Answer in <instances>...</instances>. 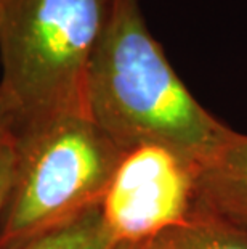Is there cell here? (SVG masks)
<instances>
[{
	"instance_id": "8",
	"label": "cell",
	"mask_w": 247,
	"mask_h": 249,
	"mask_svg": "<svg viewBox=\"0 0 247 249\" xmlns=\"http://www.w3.org/2000/svg\"><path fill=\"white\" fill-rule=\"evenodd\" d=\"M15 162H16V148H15V137L10 130L0 135V214L7 203L13 182Z\"/></svg>"
},
{
	"instance_id": "5",
	"label": "cell",
	"mask_w": 247,
	"mask_h": 249,
	"mask_svg": "<svg viewBox=\"0 0 247 249\" xmlns=\"http://www.w3.org/2000/svg\"><path fill=\"white\" fill-rule=\"evenodd\" d=\"M193 211L247 229V135L233 130L196 171Z\"/></svg>"
},
{
	"instance_id": "4",
	"label": "cell",
	"mask_w": 247,
	"mask_h": 249,
	"mask_svg": "<svg viewBox=\"0 0 247 249\" xmlns=\"http://www.w3.org/2000/svg\"><path fill=\"white\" fill-rule=\"evenodd\" d=\"M196 169L162 146L125 153L101 201V214L117 243H143L194 209Z\"/></svg>"
},
{
	"instance_id": "10",
	"label": "cell",
	"mask_w": 247,
	"mask_h": 249,
	"mask_svg": "<svg viewBox=\"0 0 247 249\" xmlns=\"http://www.w3.org/2000/svg\"><path fill=\"white\" fill-rule=\"evenodd\" d=\"M113 249H141V243H117Z\"/></svg>"
},
{
	"instance_id": "6",
	"label": "cell",
	"mask_w": 247,
	"mask_h": 249,
	"mask_svg": "<svg viewBox=\"0 0 247 249\" xmlns=\"http://www.w3.org/2000/svg\"><path fill=\"white\" fill-rule=\"evenodd\" d=\"M141 249H247V229L193 211L185 220L143 241Z\"/></svg>"
},
{
	"instance_id": "7",
	"label": "cell",
	"mask_w": 247,
	"mask_h": 249,
	"mask_svg": "<svg viewBox=\"0 0 247 249\" xmlns=\"http://www.w3.org/2000/svg\"><path fill=\"white\" fill-rule=\"evenodd\" d=\"M117 241L101 214V204L66 224L5 249H113Z\"/></svg>"
},
{
	"instance_id": "2",
	"label": "cell",
	"mask_w": 247,
	"mask_h": 249,
	"mask_svg": "<svg viewBox=\"0 0 247 249\" xmlns=\"http://www.w3.org/2000/svg\"><path fill=\"white\" fill-rule=\"evenodd\" d=\"M109 5L111 0H0V93L15 109V129L87 113V74Z\"/></svg>"
},
{
	"instance_id": "1",
	"label": "cell",
	"mask_w": 247,
	"mask_h": 249,
	"mask_svg": "<svg viewBox=\"0 0 247 249\" xmlns=\"http://www.w3.org/2000/svg\"><path fill=\"white\" fill-rule=\"evenodd\" d=\"M85 108L122 153L162 146L196 171L233 132L177 76L140 0H111L88 68Z\"/></svg>"
},
{
	"instance_id": "3",
	"label": "cell",
	"mask_w": 247,
	"mask_h": 249,
	"mask_svg": "<svg viewBox=\"0 0 247 249\" xmlns=\"http://www.w3.org/2000/svg\"><path fill=\"white\" fill-rule=\"evenodd\" d=\"M12 134L16 162L0 214V249L101 204L125 155L87 113L55 116Z\"/></svg>"
},
{
	"instance_id": "9",
	"label": "cell",
	"mask_w": 247,
	"mask_h": 249,
	"mask_svg": "<svg viewBox=\"0 0 247 249\" xmlns=\"http://www.w3.org/2000/svg\"><path fill=\"white\" fill-rule=\"evenodd\" d=\"M15 124H16L15 109L12 105H10L8 100L0 93V135L5 134V132L13 130Z\"/></svg>"
}]
</instances>
